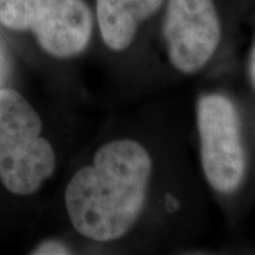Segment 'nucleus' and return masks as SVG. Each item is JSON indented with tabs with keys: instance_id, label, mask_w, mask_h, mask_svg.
Instances as JSON below:
<instances>
[{
	"instance_id": "obj_3",
	"label": "nucleus",
	"mask_w": 255,
	"mask_h": 255,
	"mask_svg": "<svg viewBox=\"0 0 255 255\" xmlns=\"http://www.w3.org/2000/svg\"><path fill=\"white\" fill-rule=\"evenodd\" d=\"M0 24L33 33L47 54L71 58L90 44L94 17L84 0H0Z\"/></svg>"
},
{
	"instance_id": "obj_1",
	"label": "nucleus",
	"mask_w": 255,
	"mask_h": 255,
	"mask_svg": "<svg viewBox=\"0 0 255 255\" xmlns=\"http://www.w3.org/2000/svg\"><path fill=\"white\" fill-rule=\"evenodd\" d=\"M152 159L130 139L98 149L90 166L74 174L65 189V207L74 230L108 243L122 238L139 219L146 200Z\"/></svg>"
},
{
	"instance_id": "obj_5",
	"label": "nucleus",
	"mask_w": 255,
	"mask_h": 255,
	"mask_svg": "<svg viewBox=\"0 0 255 255\" xmlns=\"http://www.w3.org/2000/svg\"><path fill=\"white\" fill-rule=\"evenodd\" d=\"M163 37L169 60L183 74H194L209 63L221 38L213 0H167Z\"/></svg>"
},
{
	"instance_id": "obj_2",
	"label": "nucleus",
	"mask_w": 255,
	"mask_h": 255,
	"mask_svg": "<svg viewBox=\"0 0 255 255\" xmlns=\"http://www.w3.org/2000/svg\"><path fill=\"white\" fill-rule=\"evenodd\" d=\"M36 110L14 90H0V182L13 194L36 193L55 170L51 143Z\"/></svg>"
},
{
	"instance_id": "obj_7",
	"label": "nucleus",
	"mask_w": 255,
	"mask_h": 255,
	"mask_svg": "<svg viewBox=\"0 0 255 255\" xmlns=\"http://www.w3.org/2000/svg\"><path fill=\"white\" fill-rule=\"evenodd\" d=\"M31 254L34 255H54V254H71V251L68 250V247H65L63 243L57 241V240H48L41 243L40 246L34 248V251H31Z\"/></svg>"
},
{
	"instance_id": "obj_4",
	"label": "nucleus",
	"mask_w": 255,
	"mask_h": 255,
	"mask_svg": "<svg viewBox=\"0 0 255 255\" xmlns=\"http://www.w3.org/2000/svg\"><path fill=\"white\" fill-rule=\"evenodd\" d=\"M203 172L219 193H233L241 186L247 169L241 122L236 105L221 94L203 95L197 102Z\"/></svg>"
},
{
	"instance_id": "obj_6",
	"label": "nucleus",
	"mask_w": 255,
	"mask_h": 255,
	"mask_svg": "<svg viewBox=\"0 0 255 255\" xmlns=\"http://www.w3.org/2000/svg\"><path fill=\"white\" fill-rule=\"evenodd\" d=\"M163 0H97V21L105 46L124 51L136 36L137 26L153 16Z\"/></svg>"
},
{
	"instance_id": "obj_8",
	"label": "nucleus",
	"mask_w": 255,
	"mask_h": 255,
	"mask_svg": "<svg viewBox=\"0 0 255 255\" xmlns=\"http://www.w3.org/2000/svg\"><path fill=\"white\" fill-rule=\"evenodd\" d=\"M250 77H251V82L255 87V43L251 51V58H250Z\"/></svg>"
}]
</instances>
